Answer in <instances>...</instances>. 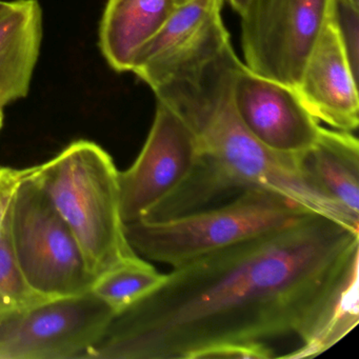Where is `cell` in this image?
Listing matches in <instances>:
<instances>
[{"label": "cell", "mask_w": 359, "mask_h": 359, "mask_svg": "<svg viewBox=\"0 0 359 359\" xmlns=\"http://www.w3.org/2000/svg\"><path fill=\"white\" fill-rule=\"evenodd\" d=\"M359 231L313 213L173 268L115 315L85 359H195L224 344L296 336L279 358L321 354L359 320Z\"/></svg>", "instance_id": "6da1fadb"}, {"label": "cell", "mask_w": 359, "mask_h": 359, "mask_svg": "<svg viewBox=\"0 0 359 359\" xmlns=\"http://www.w3.org/2000/svg\"><path fill=\"white\" fill-rule=\"evenodd\" d=\"M228 43L217 56L153 90L188 123L199 155L190 177L213 201L235 191H275L314 213L359 230V219L319 191L300 165L299 155H283L260 144L239 118L232 88L243 66Z\"/></svg>", "instance_id": "7a4b0ae2"}, {"label": "cell", "mask_w": 359, "mask_h": 359, "mask_svg": "<svg viewBox=\"0 0 359 359\" xmlns=\"http://www.w3.org/2000/svg\"><path fill=\"white\" fill-rule=\"evenodd\" d=\"M118 175L111 155L85 140L31 167V180L68 224L96 277L138 255L126 236Z\"/></svg>", "instance_id": "3957f363"}, {"label": "cell", "mask_w": 359, "mask_h": 359, "mask_svg": "<svg viewBox=\"0 0 359 359\" xmlns=\"http://www.w3.org/2000/svg\"><path fill=\"white\" fill-rule=\"evenodd\" d=\"M313 213L280 193L252 188L222 207L125 224V233L138 255L177 268L291 226Z\"/></svg>", "instance_id": "277c9868"}, {"label": "cell", "mask_w": 359, "mask_h": 359, "mask_svg": "<svg viewBox=\"0 0 359 359\" xmlns=\"http://www.w3.org/2000/svg\"><path fill=\"white\" fill-rule=\"evenodd\" d=\"M30 173L31 167L8 214L18 264L31 287L50 299L88 293L96 276L72 231Z\"/></svg>", "instance_id": "5b68a950"}, {"label": "cell", "mask_w": 359, "mask_h": 359, "mask_svg": "<svg viewBox=\"0 0 359 359\" xmlns=\"http://www.w3.org/2000/svg\"><path fill=\"white\" fill-rule=\"evenodd\" d=\"M334 0H249L241 18L245 66L295 90L331 20Z\"/></svg>", "instance_id": "8992f818"}, {"label": "cell", "mask_w": 359, "mask_h": 359, "mask_svg": "<svg viewBox=\"0 0 359 359\" xmlns=\"http://www.w3.org/2000/svg\"><path fill=\"white\" fill-rule=\"evenodd\" d=\"M114 316L92 292L48 300L0 323V359H83Z\"/></svg>", "instance_id": "52a82bcc"}, {"label": "cell", "mask_w": 359, "mask_h": 359, "mask_svg": "<svg viewBox=\"0 0 359 359\" xmlns=\"http://www.w3.org/2000/svg\"><path fill=\"white\" fill-rule=\"evenodd\" d=\"M195 134L177 112L157 100L146 142L131 167L119 172L123 224L142 219L188 177L198 158Z\"/></svg>", "instance_id": "ba28073f"}, {"label": "cell", "mask_w": 359, "mask_h": 359, "mask_svg": "<svg viewBox=\"0 0 359 359\" xmlns=\"http://www.w3.org/2000/svg\"><path fill=\"white\" fill-rule=\"evenodd\" d=\"M224 0H190L138 51L131 72L151 89L213 60L230 36L222 20Z\"/></svg>", "instance_id": "9c48e42d"}, {"label": "cell", "mask_w": 359, "mask_h": 359, "mask_svg": "<svg viewBox=\"0 0 359 359\" xmlns=\"http://www.w3.org/2000/svg\"><path fill=\"white\" fill-rule=\"evenodd\" d=\"M232 96L245 127L269 150L300 155L314 144L321 126L292 88L259 76L243 64L235 74Z\"/></svg>", "instance_id": "30bf717a"}, {"label": "cell", "mask_w": 359, "mask_h": 359, "mask_svg": "<svg viewBox=\"0 0 359 359\" xmlns=\"http://www.w3.org/2000/svg\"><path fill=\"white\" fill-rule=\"evenodd\" d=\"M295 91L317 121L339 131L358 128V79L331 20L309 56Z\"/></svg>", "instance_id": "8fae6325"}, {"label": "cell", "mask_w": 359, "mask_h": 359, "mask_svg": "<svg viewBox=\"0 0 359 359\" xmlns=\"http://www.w3.org/2000/svg\"><path fill=\"white\" fill-rule=\"evenodd\" d=\"M43 39L37 0L7 1L0 10V107L26 97Z\"/></svg>", "instance_id": "7c38bea8"}, {"label": "cell", "mask_w": 359, "mask_h": 359, "mask_svg": "<svg viewBox=\"0 0 359 359\" xmlns=\"http://www.w3.org/2000/svg\"><path fill=\"white\" fill-rule=\"evenodd\" d=\"M174 0H108L100 25V48L115 72H131L138 51L163 28Z\"/></svg>", "instance_id": "4fadbf2b"}, {"label": "cell", "mask_w": 359, "mask_h": 359, "mask_svg": "<svg viewBox=\"0 0 359 359\" xmlns=\"http://www.w3.org/2000/svg\"><path fill=\"white\" fill-rule=\"evenodd\" d=\"M299 161L323 195L359 219V142L352 132L321 127Z\"/></svg>", "instance_id": "5bb4252c"}, {"label": "cell", "mask_w": 359, "mask_h": 359, "mask_svg": "<svg viewBox=\"0 0 359 359\" xmlns=\"http://www.w3.org/2000/svg\"><path fill=\"white\" fill-rule=\"evenodd\" d=\"M165 277L137 255L96 277L90 292L117 315L152 293Z\"/></svg>", "instance_id": "9a60e30c"}, {"label": "cell", "mask_w": 359, "mask_h": 359, "mask_svg": "<svg viewBox=\"0 0 359 359\" xmlns=\"http://www.w3.org/2000/svg\"><path fill=\"white\" fill-rule=\"evenodd\" d=\"M48 300L31 287L18 264L7 215L0 235V323Z\"/></svg>", "instance_id": "2e32d148"}, {"label": "cell", "mask_w": 359, "mask_h": 359, "mask_svg": "<svg viewBox=\"0 0 359 359\" xmlns=\"http://www.w3.org/2000/svg\"><path fill=\"white\" fill-rule=\"evenodd\" d=\"M331 22L344 46L353 74H359V0H334Z\"/></svg>", "instance_id": "e0dca14e"}, {"label": "cell", "mask_w": 359, "mask_h": 359, "mask_svg": "<svg viewBox=\"0 0 359 359\" xmlns=\"http://www.w3.org/2000/svg\"><path fill=\"white\" fill-rule=\"evenodd\" d=\"M276 357L268 344H224L199 353L195 359H269Z\"/></svg>", "instance_id": "ac0fdd59"}, {"label": "cell", "mask_w": 359, "mask_h": 359, "mask_svg": "<svg viewBox=\"0 0 359 359\" xmlns=\"http://www.w3.org/2000/svg\"><path fill=\"white\" fill-rule=\"evenodd\" d=\"M29 171L30 168L14 169L0 165V235L3 233L6 218L16 189L20 182L28 175Z\"/></svg>", "instance_id": "d6986e66"}, {"label": "cell", "mask_w": 359, "mask_h": 359, "mask_svg": "<svg viewBox=\"0 0 359 359\" xmlns=\"http://www.w3.org/2000/svg\"><path fill=\"white\" fill-rule=\"evenodd\" d=\"M230 4L231 7L236 11L237 13L241 14L245 9V6L249 3V0H226Z\"/></svg>", "instance_id": "ffe728a7"}, {"label": "cell", "mask_w": 359, "mask_h": 359, "mask_svg": "<svg viewBox=\"0 0 359 359\" xmlns=\"http://www.w3.org/2000/svg\"><path fill=\"white\" fill-rule=\"evenodd\" d=\"M4 123V112H3V107H0V129L3 128Z\"/></svg>", "instance_id": "44dd1931"}, {"label": "cell", "mask_w": 359, "mask_h": 359, "mask_svg": "<svg viewBox=\"0 0 359 359\" xmlns=\"http://www.w3.org/2000/svg\"><path fill=\"white\" fill-rule=\"evenodd\" d=\"M188 1H190V0H174V3H175V5L177 6H182L184 5V4L188 3Z\"/></svg>", "instance_id": "7402d4cb"}, {"label": "cell", "mask_w": 359, "mask_h": 359, "mask_svg": "<svg viewBox=\"0 0 359 359\" xmlns=\"http://www.w3.org/2000/svg\"><path fill=\"white\" fill-rule=\"evenodd\" d=\"M6 3H7V1H4V0H0V10L3 9V8L5 7Z\"/></svg>", "instance_id": "603a6c76"}]
</instances>
